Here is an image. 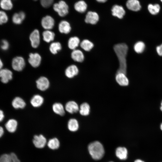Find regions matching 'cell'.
Wrapping results in <instances>:
<instances>
[{"label":"cell","mask_w":162,"mask_h":162,"mask_svg":"<svg viewBox=\"0 0 162 162\" xmlns=\"http://www.w3.org/2000/svg\"><path fill=\"white\" fill-rule=\"evenodd\" d=\"M113 49L119 62V68L116 73H122L126 74V57L128 49V46L125 43H119L115 45Z\"/></svg>","instance_id":"1"},{"label":"cell","mask_w":162,"mask_h":162,"mask_svg":"<svg viewBox=\"0 0 162 162\" xmlns=\"http://www.w3.org/2000/svg\"><path fill=\"white\" fill-rule=\"evenodd\" d=\"M88 149L92 157L95 160L100 159L104 155L103 146L98 141H94L90 143L88 146Z\"/></svg>","instance_id":"2"},{"label":"cell","mask_w":162,"mask_h":162,"mask_svg":"<svg viewBox=\"0 0 162 162\" xmlns=\"http://www.w3.org/2000/svg\"><path fill=\"white\" fill-rule=\"evenodd\" d=\"M53 8L61 17L66 16L68 13V6L63 1H60L53 5Z\"/></svg>","instance_id":"3"},{"label":"cell","mask_w":162,"mask_h":162,"mask_svg":"<svg viewBox=\"0 0 162 162\" xmlns=\"http://www.w3.org/2000/svg\"><path fill=\"white\" fill-rule=\"evenodd\" d=\"M26 62L24 58L21 56H17L13 58L11 63L13 69L17 71L22 70L26 66Z\"/></svg>","instance_id":"4"},{"label":"cell","mask_w":162,"mask_h":162,"mask_svg":"<svg viewBox=\"0 0 162 162\" xmlns=\"http://www.w3.org/2000/svg\"><path fill=\"white\" fill-rule=\"evenodd\" d=\"M29 39L31 45L34 48H38L40 43V37L39 31L38 29H34L30 34Z\"/></svg>","instance_id":"5"},{"label":"cell","mask_w":162,"mask_h":162,"mask_svg":"<svg viewBox=\"0 0 162 162\" xmlns=\"http://www.w3.org/2000/svg\"><path fill=\"white\" fill-rule=\"evenodd\" d=\"M41 57L38 53H31L29 55L28 62L34 68L38 67L41 64Z\"/></svg>","instance_id":"6"},{"label":"cell","mask_w":162,"mask_h":162,"mask_svg":"<svg viewBox=\"0 0 162 162\" xmlns=\"http://www.w3.org/2000/svg\"><path fill=\"white\" fill-rule=\"evenodd\" d=\"M55 23L54 19L49 15L43 17L41 21V25L45 30H51L53 28Z\"/></svg>","instance_id":"7"},{"label":"cell","mask_w":162,"mask_h":162,"mask_svg":"<svg viewBox=\"0 0 162 162\" xmlns=\"http://www.w3.org/2000/svg\"><path fill=\"white\" fill-rule=\"evenodd\" d=\"M36 86L41 91L47 90L50 86V82L48 79L44 76L39 77L36 81Z\"/></svg>","instance_id":"8"},{"label":"cell","mask_w":162,"mask_h":162,"mask_svg":"<svg viewBox=\"0 0 162 162\" xmlns=\"http://www.w3.org/2000/svg\"><path fill=\"white\" fill-rule=\"evenodd\" d=\"M33 142L36 147L41 148L45 146L46 143V140L42 134L35 135L34 136Z\"/></svg>","instance_id":"9"},{"label":"cell","mask_w":162,"mask_h":162,"mask_svg":"<svg viewBox=\"0 0 162 162\" xmlns=\"http://www.w3.org/2000/svg\"><path fill=\"white\" fill-rule=\"evenodd\" d=\"M99 20V16L96 12L92 11L88 12L86 15L85 21L87 23L94 25L96 24Z\"/></svg>","instance_id":"10"},{"label":"cell","mask_w":162,"mask_h":162,"mask_svg":"<svg viewBox=\"0 0 162 162\" xmlns=\"http://www.w3.org/2000/svg\"><path fill=\"white\" fill-rule=\"evenodd\" d=\"M0 77L2 83H6L12 79L13 73L8 69H2L0 70Z\"/></svg>","instance_id":"11"},{"label":"cell","mask_w":162,"mask_h":162,"mask_svg":"<svg viewBox=\"0 0 162 162\" xmlns=\"http://www.w3.org/2000/svg\"><path fill=\"white\" fill-rule=\"evenodd\" d=\"M112 15L119 19L122 18L125 14V10L122 6L116 4L113 6L111 9Z\"/></svg>","instance_id":"12"},{"label":"cell","mask_w":162,"mask_h":162,"mask_svg":"<svg viewBox=\"0 0 162 162\" xmlns=\"http://www.w3.org/2000/svg\"><path fill=\"white\" fill-rule=\"evenodd\" d=\"M79 72L77 66L74 64L68 66L65 69V74L66 76L69 78H72L76 76Z\"/></svg>","instance_id":"13"},{"label":"cell","mask_w":162,"mask_h":162,"mask_svg":"<svg viewBox=\"0 0 162 162\" xmlns=\"http://www.w3.org/2000/svg\"><path fill=\"white\" fill-rule=\"evenodd\" d=\"M115 79L116 82L120 86H126L129 84V80L126 74L122 73L116 74Z\"/></svg>","instance_id":"14"},{"label":"cell","mask_w":162,"mask_h":162,"mask_svg":"<svg viewBox=\"0 0 162 162\" xmlns=\"http://www.w3.org/2000/svg\"><path fill=\"white\" fill-rule=\"evenodd\" d=\"M0 162H20L16 155L14 153L4 154L0 156Z\"/></svg>","instance_id":"15"},{"label":"cell","mask_w":162,"mask_h":162,"mask_svg":"<svg viewBox=\"0 0 162 162\" xmlns=\"http://www.w3.org/2000/svg\"><path fill=\"white\" fill-rule=\"evenodd\" d=\"M65 110L68 112L70 114H73L78 112L79 106L78 104L75 101H70L66 104Z\"/></svg>","instance_id":"16"},{"label":"cell","mask_w":162,"mask_h":162,"mask_svg":"<svg viewBox=\"0 0 162 162\" xmlns=\"http://www.w3.org/2000/svg\"><path fill=\"white\" fill-rule=\"evenodd\" d=\"M58 28L60 33L65 34L69 33L71 30V27L70 23L65 20L61 21L59 22Z\"/></svg>","instance_id":"17"},{"label":"cell","mask_w":162,"mask_h":162,"mask_svg":"<svg viewBox=\"0 0 162 162\" xmlns=\"http://www.w3.org/2000/svg\"><path fill=\"white\" fill-rule=\"evenodd\" d=\"M127 8L130 10L137 11L141 8L140 2L138 0H128L126 3Z\"/></svg>","instance_id":"18"},{"label":"cell","mask_w":162,"mask_h":162,"mask_svg":"<svg viewBox=\"0 0 162 162\" xmlns=\"http://www.w3.org/2000/svg\"><path fill=\"white\" fill-rule=\"evenodd\" d=\"M71 57L74 61L78 62H82L84 59L83 53L78 49L73 50L71 54Z\"/></svg>","instance_id":"19"},{"label":"cell","mask_w":162,"mask_h":162,"mask_svg":"<svg viewBox=\"0 0 162 162\" xmlns=\"http://www.w3.org/2000/svg\"><path fill=\"white\" fill-rule=\"evenodd\" d=\"M44 102L43 98L39 94L34 95L32 97L30 100L31 104L34 107L40 106L42 105Z\"/></svg>","instance_id":"20"},{"label":"cell","mask_w":162,"mask_h":162,"mask_svg":"<svg viewBox=\"0 0 162 162\" xmlns=\"http://www.w3.org/2000/svg\"><path fill=\"white\" fill-rule=\"evenodd\" d=\"M26 17V14L23 11H20L18 13H15L12 17V21L15 24H21Z\"/></svg>","instance_id":"21"},{"label":"cell","mask_w":162,"mask_h":162,"mask_svg":"<svg viewBox=\"0 0 162 162\" xmlns=\"http://www.w3.org/2000/svg\"><path fill=\"white\" fill-rule=\"evenodd\" d=\"M43 39L46 43H49L53 41L55 34L51 30H45L42 34Z\"/></svg>","instance_id":"22"},{"label":"cell","mask_w":162,"mask_h":162,"mask_svg":"<svg viewBox=\"0 0 162 162\" xmlns=\"http://www.w3.org/2000/svg\"><path fill=\"white\" fill-rule=\"evenodd\" d=\"M80 40L77 37L74 36L69 38L68 42V47L74 50L76 49L80 44Z\"/></svg>","instance_id":"23"},{"label":"cell","mask_w":162,"mask_h":162,"mask_svg":"<svg viewBox=\"0 0 162 162\" xmlns=\"http://www.w3.org/2000/svg\"><path fill=\"white\" fill-rule=\"evenodd\" d=\"M18 123L14 119L9 120L6 123L5 127L7 130L10 133L15 132L17 129Z\"/></svg>","instance_id":"24"},{"label":"cell","mask_w":162,"mask_h":162,"mask_svg":"<svg viewBox=\"0 0 162 162\" xmlns=\"http://www.w3.org/2000/svg\"><path fill=\"white\" fill-rule=\"evenodd\" d=\"M13 106L16 109H23L26 106V103L24 100L19 97L15 98L12 102Z\"/></svg>","instance_id":"25"},{"label":"cell","mask_w":162,"mask_h":162,"mask_svg":"<svg viewBox=\"0 0 162 162\" xmlns=\"http://www.w3.org/2000/svg\"><path fill=\"white\" fill-rule=\"evenodd\" d=\"M116 154L119 159L122 160H125L127 158V150L124 147H118L116 150Z\"/></svg>","instance_id":"26"},{"label":"cell","mask_w":162,"mask_h":162,"mask_svg":"<svg viewBox=\"0 0 162 162\" xmlns=\"http://www.w3.org/2000/svg\"><path fill=\"white\" fill-rule=\"evenodd\" d=\"M53 111L56 114L60 116H63L65 112V108L63 105L59 103H56L52 106Z\"/></svg>","instance_id":"27"},{"label":"cell","mask_w":162,"mask_h":162,"mask_svg":"<svg viewBox=\"0 0 162 162\" xmlns=\"http://www.w3.org/2000/svg\"><path fill=\"white\" fill-rule=\"evenodd\" d=\"M79 112L82 116H87L88 115L90 112V107L89 104L86 102L82 104L79 106Z\"/></svg>","instance_id":"28"},{"label":"cell","mask_w":162,"mask_h":162,"mask_svg":"<svg viewBox=\"0 0 162 162\" xmlns=\"http://www.w3.org/2000/svg\"><path fill=\"white\" fill-rule=\"evenodd\" d=\"M74 8L77 12L83 13L85 12L87 8L86 3L83 0H80L76 2L74 4Z\"/></svg>","instance_id":"29"},{"label":"cell","mask_w":162,"mask_h":162,"mask_svg":"<svg viewBox=\"0 0 162 162\" xmlns=\"http://www.w3.org/2000/svg\"><path fill=\"white\" fill-rule=\"evenodd\" d=\"M79 126L78 122L76 119L70 118L68 121V128L70 131L75 132L78 130Z\"/></svg>","instance_id":"30"},{"label":"cell","mask_w":162,"mask_h":162,"mask_svg":"<svg viewBox=\"0 0 162 162\" xmlns=\"http://www.w3.org/2000/svg\"><path fill=\"white\" fill-rule=\"evenodd\" d=\"M49 49L50 52L55 55L62 50V44L59 42H52L50 44Z\"/></svg>","instance_id":"31"},{"label":"cell","mask_w":162,"mask_h":162,"mask_svg":"<svg viewBox=\"0 0 162 162\" xmlns=\"http://www.w3.org/2000/svg\"><path fill=\"white\" fill-rule=\"evenodd\" d=\"M0 7L4 10H10L13 8V4L11 0H0Z\"/></svg>","instance_id":"32"},{"label":"cell","mask_w":162,"mask_h":162,"mask_svg":"<svg viewBox=\"0 0 162 162\" xmlns=\"http://www.w3.org/2000/svg\"><path fill=\"white\" fill-rule=\"evenodd\" d=\"M80 45L82 48L86 51H90L94 46L93 44L87 39L83 40L80 44Z\"/></svg>","instance_id":"33"},{"label":"cell","mask_w":162,"mask_h":162,"mask_svg":"<svg viewBox=\"0 0 162 162\" xmlns=\"http://www.w3.org/2000/svg\"><path fill=\"white\" fill-rule=\"evenodd\" d=\"M146 45L142 41H138L134 44V49L135 51L137 53H142L145 50Z\"/></svg>","instance_id":"34"},{"label":"cell","mask_w":162,"mask_h":162,"mask_svg":"<svg viewBox=\"0 0 162 162\" xmlns=\"http://www.w3.org/2000/svg\"><path fill=\"white\" fill-rule=\"evenodd\" d=\"M47 145L50 149L52 150L56 149L59 147L60 142L57 138H54L49 140L47 142Z\"/></svg>","instance_id":"35"},{"label":"cell","mask_w":162,"mask_h":162,"mask_svg":"<svg viewBox=\"0 0 162 162\" xmlns=\"http://www.w3.org/2000/svg\"><path fill=\"white\" fill-rule=\"evenodd\" d=\"M148 9L149 13L152 14H157L160 11V7L158 4H149L148 6Z\"/></svg>","instance_id":"36"},{"label":"cell","mask_w":162,"mask_h":162,"mask_svg":"<svg viewBox=\"0 0 162 162\" xmlns=\"http://www.w3.org/2000/svg\"><path fill=\"white\" fill-rule=\"evenodd\" d=\"M8 19L7 14L4 11L0 10V25L6 23Z\"/></svg>","instance_id":"37"},{"label":"cell","mask_w":162,"mask_h":162,"mask_svg":"<svg viewBox=\"0 0 162 162\" xmlns=\"http://www.w3.org/2000/svg\"><path fill=\"white\" fill-rule=\"evenodd\" d=\"M54 0H40L42 6L45 8L50 7L53 2Z\"/></svg>","instance_id":"38"},{"label":"cell","mask_w":162,"mask_h":162,"mask_svg":"<svg viewBox=\"0 0 162 162\" xmlns=\"http://www.w3.org/2000/svg\"><path fill=\"white\" fill-rule=\"evenodd\" d=\"M0 47L1 49L4 51L7 50L9 47L8 42L6 40H2L1 42Z\"/></svg>","instance_id":"39"},{"label":"cell","mask_w":162,"mask_h":162,"mask_svg":"<svg viewBox=\"0 0 162 162\" xmlns=\"http://www.w3.org/2000/svg\"><path fill=\"white\" fill-rule=\"evenodd\" d=\"M156 51L158 55L162 56V44L156 47Z\"/></svg>","instance_id":"40"},{"label":"cell","mask_w":162,"mask_h":162,"mask_svg":"<svg viewBox=\"0 0 162 162\" xmlns=\"http://www.w3.org/2000/svg\"><path fill=\"white\" fill-rule=\"evenodd\" d=\"M4 117V115L3 111L0 110V122L3 120Z\"/></svg>","instance_id":"41"},{"label":"cell","mask_w":162,"mask_h":162,"mask_svg":"<svg viewBox=\"0 0 162 162\" xmlns=\"http://www.w3.org/2000/svg\"><path fill=\"white\" fill-rule=\"evenodd\" d=\"M4 133V130L2 127L0 126V138L3 135Z\"/></svg>","instance_id":"42"},{"label":"cell","mask_w":162,"mask_h":162,"mask_svg":"<svg viewBox=\"0 0 162 162\" xmlns=\"http://www.w3.org/2000/svg\"><path fill=\"white\" fill-rule=\"evenodd\" d=\"M3 66V63L0 58V70L2 69V67Z\"/></svg>","instance_id":"43"},{"label":"cell","mask_w":162,"mask_h":162,"mask_svg":"<svg viewBox=\"0 0 162 162\" xmlns=\"http://www.w3.org/2000/svg\"><path fill=\"white\" fill-rule=\"evenodd\" d=\"M97 1L100 3H104L107 0H96Z\"/></svg>","instance_id":"44"},{"label":"cell","mask_w":162,"mask_h":162,"mask_svg":"<svg viewBox=\"0 0 162 162\" xmlns=\"http://www.w3.org/2000/svg\"><path fill=\"white\" fill-rule=\"evenodd\" d=\"M134 162H145L144 161L139 159H136Z\"/></svg>","instance_id":"45"},{"label":"cell","mask_w":162,"mask_h":162,"mask_svg":"<svg viewBox=\"0 0 162 162\" xmlns=\"http://www.w3.org/2000/svg\"><path fill=\"white\" fill-rule=\"evenodd\" d=\"M160 109L161 111L162 112V101L161 103V106L160 107Z\"/></svg>","instance_id":"46"},{"label":"cell","mask_w":162,"mask_h":162,"mask_svg":"<svg viewBox=\"0 0 162 162\" xmlns=\"http://www.w3.org/2000/svg\"><path fill=\"white\" fill-rule=\"evenodd\" d=\"M160 129L162 131V123H161L160 125Z\"/></svg>","instance_id":"47"},{"label":"cell","mask_w":162,"mask_h":162,"mask_svg":"<svg viewBox=\"0 0 162 162\" xmlns=\"http://www.w3.org/2000/svg\"><path fill=\"white\" fill-rule=\"evenodd\" d=\"M160 1L162 2V0H160Z\"/></svg>","instance_id":"48"},{"label":"cell","mask_w":162,"mask_h":162,"mask_svg":"<svg viewBox=\"0 0 162 162\" xmlns=\"http://www.w3.org/2000/svg\"><path fill=\"white\" fill-rule=\"evenodd\" d=\"M113 162L111 161V162Z\"/></svg>","instance_id":"49"}]
</instances>
